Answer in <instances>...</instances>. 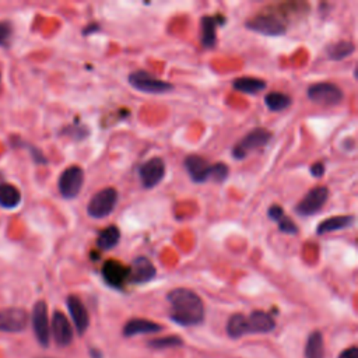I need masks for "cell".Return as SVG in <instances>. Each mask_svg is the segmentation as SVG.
I'll return each instance as SVG.
<instances>
[{
    "label": "cell",
    "mask_w": 358,
    "mask_h": 358,
    "mask_svg": "<svg viewBox=\"0 0 358 358\" xmlns=\"http://www.w3.org/2000/svg\"><path fill=\"white\" fill-rule=\"evenodd\" d=\"M169 318L181 326H196L205 319L202 298L189 288H175L168 292Z\"/></svg>",
    "instance_id": "1"
},
{
    "label": "cell",
    "mask_w": 358,
    "mask_h": 358,
    "mask_svg": "<svg viewBox=\"0 0 358 358\" xmlns=\"http://www.w3.org/2000/svg\"><path fill=\"white\" fill-rule=\"evenodd\" d=\"M245 27L266 37H280L287 32V24L269 9L245 21Z\"/></svg>",
    "instance_id": "2"
},
{
    "label": "cell",
    "mask_w": 358,
    "mask_h": 358,
    "mask_svg": "<svg viewBox=\"0 0 358 358\" xmlns=\"http://www.w3.org/2000/svg\"><path fill=\"white\" fill-rule=\"evenodd\" d=\"M128 82L135 90L147 94H167L173 90L171 83L164 82L146 70L132 72L128 77Z\"/></svg>",
    "instance_id": "3"
},
{
    "label": "cell",
    "mask_w": 358,
    "mask_h": 358,
    "mask_svg": "<svg viewBox=\"0 0 358 358\" xmlns=\"http://www.w3.org/2000/svg\"><path fill=\"white\" fill-rule=\"evenodd\" d=\"M272 140V132L265 128H256L245 135V138L238 142L232 149V157L235 160H244L252 151L265 147Z\"/></svg>",
    "instance_id": "4"
},
{
    "label": "cell",
    "mask_w": 358,
    "mask_h": 358,
    "mask_svg": "<svg viewBox=\"0 0 358 358\" xmlns=\"http://www.w3.org/2000/svg\"><path fill=\"white\" fill-rule=\"evenodd\" d=\"M117 199L119 195L115 188H105L91 198L87 205V214L95 220L105 218L115 210Z\"/></svg>",
    "instance_id": "5"
},
{
    "label": "cell",
    "mask_w": 358,
    "mask_h": 358,
    "mask_svg": "<svg viewBox=\"0 0 358 358\" xmlns=\"http://www.w3.org/2000/svg\"><path fill=\"white\" fill-rule=\"evenodd\" d=\"M83 185H84V171L79 165H72L66 168L62 172V175L59 176V182H57L59 192H61V195L68 200L77 198L79 194L82 192Z\"/></svg>",
    "instance_id": "6"
},
{
    "label": "cell",
    "mask_w": 358,
    "mask_h": 358,
    "mask_svg": "<svg viewBox=\"0 0 358 358\" xmlns=\"http://www.w3.org/2000/svg\"><path fill=\"white\" fill-rule=\"evenodd\" d=\"M329 199V189L326 187L312 188L295 206V213L298 216L310 217L319 213Z\"/></svg>",
    "instance_id": "7"
},
{
    "label": "cell",
    "mask_w": 358,
    "mask_h": 358,
    "mask_svg": "<svg viewBox=\"0 0 358 358\" xmlns=\"http://www.w3.org/2000/svg\"><path fill=\"white\" fill-rule=\"evenodd\" d=\"M307 94L312 102H315L318 105H325V106L337 105L344 98L341 88L333 83L312 84V86H310Z\"/></svg>",
    "instance_id": "8"
},
{
    "label": "cell",
    "mask_w": 358,
    "mask_h": 358,
    "mask_svg": "<svg viewBox=\"0 0 358 358\" xmlns=\"http://www.w3.org/2000/svg\"><path fill=\"white\" fill-rule=\"evenodd\" d=\"M139 176L144 189L156 188L165 176V161L160 157L150 158L140 165Z\"/></svg>",
    "instance_id": "9"
},
{
    "label": "cell",
    "mask_w": 358,
    "mask_h": 358,
    "mask_svg": "<svg viewBox=\"0 0 358 358\" xmlns=\"http://www.w3.org/2000/svg\"><path fill=\"white\" fill-rule=\"evenodd\" d=\"M32 328L38 343L42 347L49 346L50 340V323L48 317V307L44 301H38L32 310Z\"/></svg>",
    "instance_id": "10"
},
{
    "label": "cell",
    "mask_w": 358,
    "mask_h": 358,
    "mask_svg": "<svg viewBox=\"0 0 358 358\" xmlns=\"http://www.w3.org/2000/svg\"><path fill=\"white\" fill-rule=\"evenodd\" d=\"M28 325V314L21 308H6L0 311V330L17 333Z\"/></svg>",
    "instance_id": "11"
},
{
    "label": "cell",
    "mask_w": 358,
    "mask_h": 358,
    "mask_svg": "<svg viewBox=\"0 0 358 358\" xmlns=\"http://www.w3.org/2000/svg\"><path fill=\"white\" fill-rule=\"evenodd\" d=\"M50 333L53 335L56 344L61 347H66L73 341V328L66 315L61 311H56L52 317Z\"/></svg>",
    "instance_id": "12"
},
{
    "label": "cell",
    "mask_w": 358,
    "mask_h": 358,
    "mask_svg": "<svg viewBox=\"0 0 358 358\" xmlns=\"http://www.w3.org/2000/svg\"><path fill=\"white\" fill-rule=\"evenodd\" d=\"M102 277L105 283L113 288H122L129 281V267L117 261H106L102 266Z\"/></svg>",
    "instance_id": "13"
},
{
    "label": "cell",
    "mask_w": 358,
    "mask_h": 358,
    "mask_svg": "<svg viewBox=\"0 0 358 358\" xmlns=\"http://www.w3.org/2000/svg\"><path fill=\"white\" fill-rule=\"evenodd\" d=\"M184 167L195 184H205L210 179L211 164L200 156H188L184 161Z\"/></svg>",
    "instance_id": "14"
},
{
    "label": "cell",
    "mask_w": 358,
    "mask_h": 358,
    "mask_svg": "<svg viewBox=\"0 0 358 358\" xmlns=\"http://www.w3.org/2000/svg\"><path fill=\"white\" fill-rule=\"evenodd\" d=\"M157 274L153 262L146 256H138L129 266V281L135 284H144L151 281Z\"/></svg>",
    "instance_id": "15"
},
{
    "label": "cell",
    "mask_w": 358,
    "mask_h": 358,
    "mask_svg": "<svg viewBox=\"0 0 358 358\" xmlns=\"http://www.w3.org/2000/svg\"><path fill=\"white\" fill-rule=\"evenodd\" d=\"M66 305H68V310H69L70 317L73 319L76 330L79 332V335H84L86 330L88 329V325H90V317H88V311H87L86 305L83 304L80 298L76 296V295L68 296Z\"/></svg>",
    "instance_id": "16"
},
{
    "label": "cell",
    "mask_w": 358,
    "mask_h": 358,
    "mask_svg": "<svg viewBox=\"0 0 358 358\" xmlns=\"http://www.w3.org/2000/svg\"><path fill=\"white\" fill-rule=\"evenodd\" d=\"M225 24V19L221 15L217 16H205L200 20V28H202V46L206 49H211L217 44V34L216 30L218 26Z\"/></svg>",
    "instance_id": "17"
},
{
    "label": "cell",
    "mask_w": 358,
    "mask_h": 358,
    "mask_svg": "<svg viewBox=\"0 0 358 358\" xmlns=\"http://www.w3.org/2000/svg\"><path fill=\"white\" fill-rule=\"evenodd\" d=\"M162 326L160 323H156L149 319H142V318H135L126 322L124 326V335L126 337H133L139 335H149V333H157L161 332Z\"/></svg>",
    "instance_id": "18"
},
{
    "label": "cell",
    "mask_w": 358,
    "mask_h": 358,
    "mask_svg": "<svg viewBox=\"0 0 358 358\" xmlns=\"http://www.w3.org/2000/svg\"><path fill=\"white\" fill-rule=\"evenodd\" d=\"M248 333H269L276 328V322L270 314L265 311H254L248 318Z\"/></svg>",
    "instance_id": "19"
},
{
    "label": "cell",
    "mask_w": 358,
    "mask_h": 358,
    "mask_svg": "<svg viewBox=\"0 0 358 358\" xmlns=\"http://www.w3.org/2000/svg\"><path fill=\"white\" fill-rule=\"evenodd\" d=\"M267 217H270L274 223H277L279 225V229L284 234H288V235H296L298 234V227L296 224L285 216V211L281 206L279 205H273L267 209Z\"/></svg>",
    "instance_id": "20"
},
{
    "label": "cell",
    "mask_w": 358,
    "mask_h": 358,
    "mask_svg": "<svg viewBox=\"0 0 358 358\" xmlns=\"http://www.w3.org/2000/svg\"><path fill=\"white\" fill-rule=\"evenodd\" d=\"M267 83L258 77H238L232 82V88L238 93L255 95L263 90H266Z\"/></svg>",
    "instance_id": "21"
},
{
    "label": "cell",
    "mask_w": 358,
    "mask_h": 358,
    "mask_svg": "<svg viewBox=\"0 0 358 358\" xmlns=\"http://www.w3.org/2000/svg\"><path fill=\"white\" fill-rule=\"evenodd\" d=\"M354 223H355V217L354 216H336V217H330L328 220H323L318 225L317 234L318 235H325V234H329V232L340 231V229L351 227Z\"/></svg>",
    "instance_id": "22"
},
{
    "label": "cell",
    "mask_w": 358,
    "mask_h": 358,
    "mask_svg": "<svg viewBox=\"0 0 358 358\" xmlns=\"http://www.w3.org/2000/svg\"><path fill=\"white\" fill-rule=\"evenodd\" d=\"M119 241H121V229L116 225H109L100 231L97 238V247L100 251H111L119 244Z\"/></svg>",
    "instance_id": "23"
},
{
    "label": "cell",
    "mask_w": 358,
    "mask_h": 358,
    "mask_svg": "<svg viewBox=\"0 0 358 358\" xmlns=\"http://www.w3.org/2000/svg\"><path fill=\"white\" fill-rule=\"evenodd\" d=\"M21 203L20 191L10 184L0 185V206L8 210H13L19 207Z\"/></svg>",
    "instance_id": "24"
},
{
    "label": "cell",
    "mask_w": 358,
    "mask_h": 358,
    "mask_svg": "<svg viewBox=\"0 0 358 358\" xmlns=\"http://www.w3.org/2000/svg\"><path fill=\"white\" fill-rule=\"evenodd\" d=\"M227 333L231 339H240L248 333V321L243 314H235L228 319Z\"/></svg>",
    "instance_id": "25"
},
{
    "label": "cell",
    "mask_w": 358,
    "mask_h": 358,
    "mask_svg": "<svg viewBox=\"0 0 358 358\" xmlns=\"http://www.w3.org/2000/svg\"><path fill=\"white\" fill-rule=\"evenodd\" d=\"M355 50V46L352 42L350 41H340V42H336V44H332L328 46L326 49V53H328V57L330 59V61H343V59L348 57L350 55H352Z\"/></svg>",
    "instance_id": "26"
},
{
    "label": "cell",
    "mask_w": 358,
    "mask_h": 358,
    "mask_svg": "<svg viewBox=\"0 0 358 358\" xmlns=\"http://www.w3.org/2000/svg\"><path fill=\"white\" fill-rule=\"evenodd\" d=\"M265 104L266 106L273 111V112H280L287 109L291 104L292 100L290 95L284 94V93H279V91H272L269 94H266L265 97Z\"/></svg>",
    "instance_id": "27"
},
{
    "label": "cell",
    "mask_w": 358,
    "mask_h": 358,
    "mask_svg": "<svg viewBox=\"0 0 358 358\" xmlns=\"http://www.w3.org/2000/svg\"><path fill=\"white\" fill-rule=\"evenodd\" d=\"M307 358H325V347H323V336L321 332H312L307 341L305 348Z\"/></svg>",
    "instance_id": "28"
},
{
    "label": "cell",
    "mask_w": 358,
    "mask_h": 358,
    "mask_svg": "<svg viewBox=\"0 0 358 358\" xmlns=\"http://www.w3.org/2000/svg\"><path fill=\"white\" fill-rule=\"evenodd\" d=\"M184 340L178 336H168V337H161V339H154L149 341V346L151 348L157 350H164V348H171V347H178L182 346Z\"/></svg>",
    "instance_id": "29"
},
{
    "label": "cell",
    "mask_w": 358,
    "mask_h": 358,
    "mask_svg": "<svg viewBox=\"0 0 358 358\" xmlns=\"http://www.w3.org/2000/svg\"><path fill=\"white\" fill-rule=\"evenodd\" d=\"M229 175V168L224 162H216L211 164V172H210V181L216 184H223L227 181Z\"/></svg>",
    "instance_id": "30"
},
{
    "label": "cell",
    "mask_w": 358,
    "mask_h": 358,
    "mask_svg": "<svg viewBox=\"0 0 358 358\" xmlns=\"http://www.w3.org/2000/svg\"><path fill=\"white\" fill-rule=\"evenodd\" d=\"M62 133L72 138L76 142H80V140H84L86 138H88L90 131H88L87 126H84L82 124H75V125H70V126L65 128Z\"/></svg>",
    "instance_id": "31"
},
{
    "label": "cell",
    "mask_w": 358,
    "mask_h": 358,
    "mask_svg": "<svg viewBox=\"0 0 358 358\" xmlns=\"http://www.w3.org/2000/svg\"><path fill=\"white\" fill-rule=\"evenodd\" d=\"M13 27L9 21L0 23V46H6L12 38Z\"/></svg>",
    "instance_id": "32"
},
{
    "label": "cell",
    "mask_w": 358,
    "mask_h": 358,
    "mask_svg": "<svg viewBox=\"0 0 358 358\" xmlns=\"http://www.w3.org/2000/svg\"><path fill=\"white\" fill-rule=\"evenodd\" d=\"M325 171H326V168H325V164H322V162H315V164H312L311 168H310L311 175H312L314 178H318V179L325 175Z\"/></svg>",
    "instance_id": "33"
},
{
    "label": "cell",
    "mask_w": 358,
    "mask_h": 358,
    "mask_svg": "<svg viewBox=\"0 0 358 358\" xmlns=\"http://www.w3.org/2000/svg\"><path fill=\"white\" fill-rule=\"evenodd\" d=\"M339 358H358V350H357V347H350V348L344 350V351L339 355Z\"/></svg>",
    "instance_id": "34"
},
{
    "label": "cell",
    "mask_w": 358,
    "mask_h": 358,
    "mask_svg": "<svg viewBox=\"0 0 358 358\" xmlns=\"http://www.w3.org/2000/svg\"><path fill=\"white\" fill-rule=\"evenodd\" d=\"M100 26L98 24H95V23H91V24H88L84 30H83V35L84 37H87V35H91V34H94V32H97V31H100Z\"/></svg>",
    "instance_id": "35"
},
{
    "label": "cell",
    "mask_w": 358,
    "mask_h": 358,
    "mask_svg": "<svg viewBox=\"0 0 358 358\" xmlns=\"http://www.w3.org/2000/svg\"><path fill=\"white\" fill-rule=\"evenodd\" d=\"M91 355H93L94 358H101V357H102V355H101V352H100V351H97V350H93V351H91Z\"/></svg>",
    "instance_id": "36"
},
{
    "label": "cell",
    "mask_w": 358,
    "mask_h": 358,
    "mask_svg": "<svg viewBox=\"0 0 358 358\" xmlns=\"http://www.w3.org/2000/svg\"><path fill=\"white\" fill-rule=\"evenodd\" d=\"M0 179H2V178H0ZM0 185H2V182H0Z\"/></svg>",
    "instance_id": "37"
}]
</instances>
